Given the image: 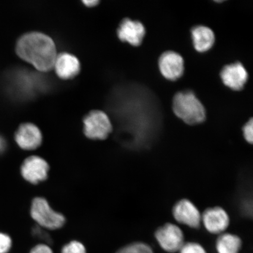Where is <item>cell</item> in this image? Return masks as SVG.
I'll return each instance as SVG.
<instances>
[{"label":"cell","instance_id":"5","mask_svg":"<svg viewBox=\"0 0 253 253\" xmlns=\"http://www.w3.org/2000/svg\"><path fill=\"white\" fill-rule=\"evenodd\" d=\"M155 237L164 251L169 253L179 252L185 243L184 235L175 224L168 223L158 228Z\"/></svg>","mask_w":253,"mask_h":253},{"label":"cell","instance_id":"12","mask_svg":"<svg viewBox=\"0 0 253 253\" xmlns=\"http://www.w3.org/2000/svg\"><path fill=\"white\" fill-rule=\"evenodd\" d=\"M119 39L135 46L141 45L145 35V27L140 22L125 18L118 31Z\"/></svg>","mask_w":253,"mask_h":253},{"label":"cell","instance_id":"14","mask_svg":"<svg viewBox=\"0 0 253 253\" xmlns=\"http://www.w3.org/2000/svg\"><path fill=\"white\" fill-rule=\"evenodd\" d=\"M191 34L194 46L198 52H207L214 45V34L209 27L202 25L195 27L192 28Z\"/></svg>","mask_w":253,"mask_h":253},{"label":"cell","instance_id":"9","mask_svg":"<svg viewBox=\"0 0 253 253\" xmlns=\"http://www.w3.org/2000/svg\"><path fill=\"white\" fill-rule=\"evenodd\" d=\"M160 71L168 80L176 81L181 78L184 71V61L178 53L171 51L164 52L158 61Z\"/></svg>","mask_w":253,"mask_h":253},{"label":"cell","instance_id":"11","mask_svg":"<svg viewBox=\"0 0 253 253\" xmlns=\"http://www.w3.org/2000/svg\"><path fill=\"white\" fill-rule=\"evenodd\" d=\"M224 84L233 90L243 89L248 79V74L242 63L236 62L224 66L220 72Z\"/></svg>","mask_w":253,"mask_h":253},{"label":"cell","instance_id":"2","mask_svg":"<svg viewBox=\"0 0 253 253\" xmlns=\"http://www.w3.org/2000/svg\"><path fill=\"white\" fill-rule=\"evenodd\" d=\"M172 109L175 115L188 125L201 124L207 118L203 104L191 91L176 93L173 97Z\"/></svg>","mask_w":253,"mask_h":253},{"label":"cell","instance_id":"15","mask_svg":"<svg viewBox=\"0 0 253 253\" xmlns=\"http://www.w3.org/2000/svg\"><path fill=\"white\" fill-rule=\"evenodd\" d=\"M242 248V239L233 234L221 233L216 240V249L217 253H239Z\"/></svg>","mask_w":253,"mask_h":253},{"label":"cell","instance_id":"24","mask_svg":"<svg viewBox=\"0 0 253 253\" xmlns=\"http://www.w3.org/2000/svg\"><path fill=\"white\" fill-rule=\"evenodd\" d=\"M5 142L4 139L0 136V152L5 149Z\"/></svg>","mask_w":253,"mask_h":253},{"label":"cell","instance_id":"16","mask_svg":"<svg viewBox=\"0 0 253 253\" xmlns=\"http://www.w3.org/2000/svg\"><path fill=\"white\" fill-rule=\"evenodd\" d=\"M116 253H154L151 247L142 242H134L123 247Z\"/></svg>","mask_w":253,"mask_h":253},{"label":"cell","instance_id":"23","mask_svg":"<svg viewBox=\"0 0 253 253\" xmlns=\"http://www.w3.org/2000/svg\"><path fill=\"white\" fill-rule=\"evenodd\" d=\"M83 2L88 7H93V6L97 5L99 3V1H97V0H87V1H84Z\"/></svg>","mask_w":253,"mask_h":253},{"label":"cell","instance_id":"10","mask_svg":"<svg viewBox=\"0 0 253 253\" xmlns=\"http://www.w3.org/2000/svg\"><path fill=\"white\" fill-rule=\"evenodd\" d=\"M15 140L22 149L34 150L42 143V135L37 126L32 123H24L16 131Z\"/></svg>","mask_w":253,"mask_h":253},{"label":"cell","instance_id":"20","mask_svg":"<svg viewBox=\"0 0 253 253\" xmlns=\"http://www.w3.org/2000/svg\"><path fill=\"white\" fill-rule=\"evenodd\" d=\"M243 133L245 140L252 144L253 142V121L251 118L243 126Z\"/></svg>","mask_w":253,"mask_h":253},{"label":"cell","instance_id":"17","mask_svg":"<svg viewBox=\"0 0 253 253\" xmlns=\"http://www.w3.org/2000/svg\"><path fill=\"white\" fill-rule=\"evenodd\" d=\"M61 253H87V252L82 243L73 240L63 247Z\"/></svg>","mask_w":253,"mask_h":253},{"label":"cell","instance_id":"8","mask_svg":"<svg viewBox=\"0 0 253 253\" xmlns=\"http://www.w3.org/2000/svg\"><path fill=\"white\" fill-rule=\"evenodd\" d=\"M202 222L205 229L213 235L223 233L230 224V218L222 208L215 207L208 208L201 214Z\"/></svg>","mask_w":253,"mask_h":253},{"label":"cell","instance_id":"1","mask_svg":"<svg viewBox=\"0 0 253 253\" xmlns=\"http://www.w3.org/2000/svg\"><path fill=\"white\" fill-rule=\"evenodd\" d=\"M16 52L38 71L44 72L53 68L57 57L53 40L46 35L37 32L21 37L16 45Z\"/></svg>","mask_w":253,"mask_h":253},{"label":"cell","instance_id":"19","mask_svg":"<svg viewBox=\"0 0 253 253\" xmlns=\"http://www.w3.org/2000/svg\"><path fill=\"white\" fill-rule=\"evenodd\" d=\"M12 240L7 234L0 232V253H8L11 248Z\"/></svg>","mask_w":253,"mask_h":253},{"label":"cell","instance_id":"6","mask_svg":"<svg viewBox=\"0 0 253 253\" xmlns=\"http://www.w3.org/2000/svg\"><path fill=\"white\" fill-rule=\"evenodd\" d=\"M172 213L175 219L179 223L191 228L199 229L202 223L200 211L191 201L182 199L174 205Z\"/></svg>","mask_w":253,"mask_h":253},{"label":"cell","instance_id":"3","mask_svg":"<svg viewBox=\"0 0 253 253\" xmlns=\"http://www.w3.org/2000/svg\"><path fill=\"white\" fill-rule=\"evenodd\" d=\"M30 214L38 225L45 229H58L65 223L63 215L53 210L48 202L43 198L34 199L31 206Z\"/></svg>","mask_w":253,"mask_h":253},{"label":"cell","instance_id":"18","mask_svg":"<svg viewBox=\"0 0 253 253\" xmlns=\"http://www.w3.org/2000/svg\"><path fill=\"white\" fill-rule=\"evenodd\" d=\"M179 252V253H207L203 246L195 242H185Z\"/></svg>","mask_w":253,"mask_h":253},{"label":"cell","instance_id":"4","mask_svg":"<svg viewBox=\"0 0 253 253\" xmlns=\"http://www.w3.org/2000/svg\"><path fill=\"white\" fill-rule=\"evenodd\" d=\"M85 135L92 140H104L112 131L108 116L102 111L93 110L84 119Z\"/></svg>","mask_w":253,"mask_h":253},{"label":"cell","instance_id":"13","mask_svg":"<svg viewBox=\"0 0 253 253\" xmlns=\"http://www.w3.org/2000/svg\"><path fill=\"white\" fill-rule=\"evenodd\" d=\"M53 68L59 78L69 79L79 74L81 65L77 57L63 53L57 56Z\"/></svg>","mask_w":253,"mask_h":253},{"label":"cell","instance_id":"7","mask_svg":"<svg viewBox=\"0 0 253 253\" xmlns=\"http://www.w3.org/2000/svg\"><path fill=\"white\" fill-rule=\"evenodd\" d=\"M49 167L43 158L36 156L28 157L21 168L23 178L32 184H37L47 178Z\"/></svg>","mask_w":253,"mask_h":253},{"label":"cell","instance_id":"21","mask_svg":"<svg viewBox=\"0 0 253 253\" xmlns=\"http://www.w3.org/2000/svg\"><path fill=\"white\" fill-rule=\"evenodd\" d=\"M43 229L42 227H40L39 229H38L37 227V228L34 229L33 235L41 241H43L44 244L48 245L49 243H51V239H50L48 234Z\"/></svg>","mask_w":253,"mask_h":253},{"label":"cell","instance_id":"22","mask_svg":"<svg viewBox=\"0 0 253 253\" xmlns=\"http://www.w3.org/2000/svg\"><path fill=\"white\" fill-rule=\"evenodd\" d=\"M30 253H53V252L49 245L41 243L34 247Z\"/></svg>","mask_w":253,"mask_h":253}]
</instances>
